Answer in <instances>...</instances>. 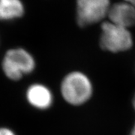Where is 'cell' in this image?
I'll return each mask as SVG.
<instances>
[{
  "label": "cell",
  "mask_w": 135,
  "mask_h": 135,
  "mask_svg": "<svg viewBox=\"0 0 135 135\" xmlns=\"http://www.w3.org/2000/svg\"><path fill=\"white\" fill-rule=\"evenodd\" d=\"M110 8V0H77V23L85 27L98 23L108 15Z\"/></svg>",
  "instance_id": "cell-4"
},
{
  "label": "cell",
  "mask_w": 135,
  "mask_h": 135,
  "mask_svg": "<svg viewBox=\"0 0 135 135\" xmlns=\"http://www.w3.org/2000/svg\"><path fill=\"white\" fill-rule=\"evenodd\" d=\"M35 60L31 53L23 48H13L5 53L2 62V69L11 80L18 81L35 68Z\"/></svg>",
  "instance_id": "cell-1"
},
{
  "label": "cell",
  "mask_w": 135,
  "mask_h": 135,
  "mask_svg": "<svg viewBox=\"0 0 135 135\" xmlns=\"http://www.w3.org/2000/svg\"><path fill=\"white\" fill-rule=\"evenodd\" d=\"M24 11L21 0H0V20H11L21 17Z\"/></svg>",
  "instance_id": "cell-7"
},
{
  "label": "cell",
  "mask_w": 135,
  "mask_h": 135,
  "mask_svg": "<svg viewBox=\"0 0 135 135\" xmlns=\"http://www.w3.org/2000/svg\"><path fill=\"white\" fill-rule=\"evenodd\" d=\"M125 2H128V3H129L131 5H133L134 7L135 8V0H124Z\"/></svg>",
  "instance_id": "cell-10"
},
{
  "label": "cell",
  "mask_w": 135,
  "mask_h": 135,
  "mask_svg": "<svg viewBox=\"0 0 135 135\" xmlns=\"http://www.w3.org/2000/svg\"><path fill=\"white\" fill-rule=\"evenodd\" d=\"M0 135H16V134L11 129L2 127L0 128Z\"/></svg>",
  "instance_id": "cell-8"
},
{
  "label": "cell",
  "mask_w": 135,
  "mask_h": 135,
  "mask_svg": "<svg viewBox=\"0 0 135 135\" xmlns=\"http://www.w3.org/2000/svg\"><path fill=\"white\" fill-rule=\"evenodd\" d=\"M100 44L102 49L116 53L130 49L133 40L128 29L111 22H104L101 25Z\"/></svg>",
  "instance_id": "cell-3"
},
{
  "label": "cell",
  "mask_w": 135,
  "mask_h": 135,
  "mask_svg": "<svg viewBox=\"0 0 135 135\" xmlns=\"http://www.w3.org/2000/svg\"><path fill=\"white\" fill-rule=\"evenodd\" d=\"M26 95L29 104L39 110L48 109L53 104V94L43 84L34 83L31 85L27 89Z\"/></svg>",
  "instance_id": "cell-6"
},
{
  "label": "cell",
  "mask_w": 135,
  "mask_h": 135,
  "mask_svg": "<svg viewBox=\"0 0 135 135\" xmlns=\"http://www.w3.org/2000/svg\"><path fill=\"white\" fill-rule=\"evenodd\" d=\"M61 92L68 103L72 105H80L86 102L92 95V83L84 74L74 71L63 79Z\"/></svg>",
  "instance_id": "cell-2"
},
{
  "label": "cell",
  "mask_w": 135,
  "mask_h": 135,
  "mask_svg": "<svg viewBox=\"0 0 135 135\" xmlns=\"http://www.w3.org/2000/svg\"><path fill=\"white\" fill-rule=\"evenodd\" d=\"M108 17L111 23L128 29L135 25V8L126 2H118L110 6Z\"/></svg>",
  "instance_id": "cell-5"
},
{
  "label": "cell",
  "mask_w": 135,
  "mask_h": 135,
  "mask_svg": "<svg viewBox=\"0 0 135 135\" xmlns=\"http://www.w3.org/2000/svg\"><path fill=\"white\" fill-rule=\"evenodd\" d=\"M133 104H134V107L135 109V95L134 97V99H133ZM131 135H135V125L132 131H131Z\"/></svg>",
  "instance_id": "cell-9"
}]
</instances>
